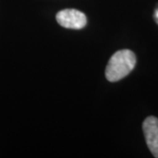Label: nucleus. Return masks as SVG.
<instances>
[{
  "label": "nucleus",
  "instance_id": "nucleus-1",
  "mask_svg": "<svg viewBox=\"0 0 158 158\" xmlns=\"http://www.w3.org/2000/svg\"><path fill=\"white\" fill-rule=\"evenodd\" d=\"M136 57L129 49H122L112 56L106 69V77L110 82H117L126 77L134 69Z\"/></svg>",
  "mask_w": 158,
  "mask_h": 158
},
{
  "label": "nucleus",
  "instance_id": "nucleus-2",
  "mask_svg": "<svg viewBox=\"0 0 158 158\" xmlns=\"http://www.w3.org/2000/svg\"><path fill=\"white\" fill-rule=\"evenodd\" d=\"M56 20L65 28L82 29L85 27L87 19L85 13L76 9H65L56 14Z\"/></svg>",
  "mask_w": 158,
  "mask_h": 158
},
{
  "label": "nucleus",
  "instance_id": "nucleus-3",
  "mask_svg": "<svg viewBox=\"0 0 158 158\" xmlns=\"http://www.w3.org/2000/svg\"><path fill=\"white\" fill-rule=\"evenodd\" d=\"M142 129L150 152L158 158V118L153 116L148 117L142 124Z\"/></svg>",
  "mask_w": 158,
  "mask_h": 158
},
{
  "label": "nucleus",
  "instance_id": "nucleus-4",
  "mask_svg": "<svg viewBox=\"0 0 158 158\" xmlns=\"http://www.w3.org/2000/svg\"><path fill=\"white\" fill-rule=\"evenodd\" d=\"M154 18L156 19V21L158 24V8H156V10L155 11V14H154Z\"/></svg>",
  "mask_w": 158,
  "mask_h": 158
}]
</instances>
